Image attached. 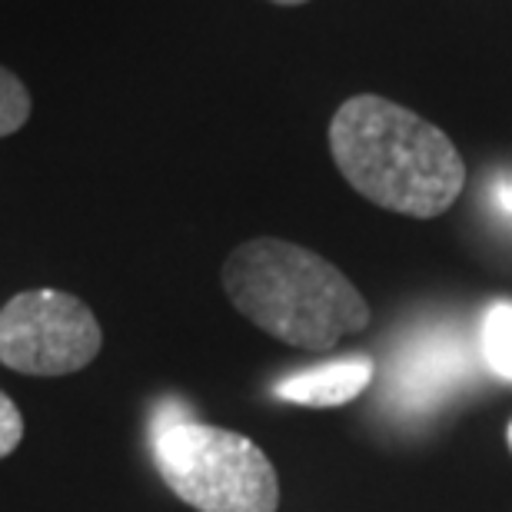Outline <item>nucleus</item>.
<instances>
[{"instance_id": "1", "label": "nucleus", "mask_w": 512, "mask_h": 512, "mask_svg": "<svg viewBox=\"0 0 512 512\" xmlns=\"http://www.w3.org/2000/svg\"><path fill=\"white\" fill-rule=\"evenodd\" d=\"M330 153L346 183L403 217L433 220L466 187L456 143L429 120L386 97H350L330 120Z\"/></svg>"}, {"instance_id": "2", "label": "nucleus", "mask_w": 512, "mask_h": 512, "mask_svg": "<svg viewBox=\"0 0 512 512\" xmlns=\"http://www.w3.org/2000/svg\"><path fill=\"white\" fill-rule=\"evenodd\" d=\"M230 303L263 333L296 350H333L370 326V303L320 253L290 240L256 237L223 263Z\"/></svg>"}, {"instance_id": "3", "label": "nucleus", "mask_w": 512, "mask_h": 512, "mask_svg": "<svg viewBox=\"0 0 512 512\" xmlns=\"http://www.w3.org/2000/svg\"><path fill=\"white\" fill-rule=\"evenodd\" d=\"M153 456L173 496L197 512H276L280 506L270 456L233 429L177 419L157 433Z\"/></svg>"}, {"instance_id": "4", "label": "nucleus", "mask_w": 512, "mask_h": 512, "mask_svg": "<svg viewBox=\"0 0 512 512\" xmlns=\"http://www.w3.org/2000/svg\"><path fill=\"white\" fill-rule=\"evenodd\" d=\"M104 350L94 310L64 290H24L0 306V363L24 376H70Z\"/></svg>"}, {"instance_id": "5", "label": "nucleus", "mask_w": 512, "mask_h": 512, "mask_svg": "<svg viewBox=\"0 0 512 512\" xmlns=\"http://www.w3.org/2000/svg\"><path fill=\"white\" fill-rule=\"evenodd\" d=\"M370 383H373V363L360 356V360H336L286 376V380L273 386V396L296 406L333 409L356 399Z\"/></svg>"}, {"instance_id": "6", "label": "nucleus", "mask_w": 512, "mask_h": 512, "mask_svg": "<svg viewBox=\"0 0 512 512\" xmlns=\"http://www.w3.org/2000/svg\"><path fill=\"white\" fill-rule=\"evenodd\" d=\"M483 360L499 380L512 383V300H496L483 316Z\"/></svg>"}, {"instance_id": "7", "label": "nucleus", "mask_w": 512, "mask_h": 512, "mask_svg": "<svg viewBox=\"0 0 512 512\" xmlns=\"http://www.w3.org/2000/svg\"><path fill=\"white\" fill-rule=\"evenodd\" d=\"M30 120V94L14 70L0 67V137H10Z\"/></svg>"}, {"instance_id": "8", "label": "nucleus", "mask_w": 512, "mask_h": 512, "mask_svg": "<svg viewBox=\"0 0 512 512\" xmlns=\"http://www.w3.org/2000/svg\"><path fill=\"white\" fill-rule=\"evenodd\" d=\"M24 439V416H20L17 403L0 389V459L10 456Z\"/></svg>"}, {"instance_id": "9", "label": "nucleus", "mask_w": 512, "mask_h": 512, "mask_svg": "<svg viewBox=\"0 0 512 512\" xmlns=\"http://www.w3.org/2000/svg\"><path fill=\"white\" fill-rule=\"evenodd\" d=\"M270 4H280V7H300L306 0H270Z\"/></svg>"}, {"instance_id": "10", "label": "nucleus", "mask_w": 512, "mask_h": 512, "mask_svg": "<svg viewBox=\"0 0 512 512\" xmlns=\"http://www.w3.org/2000/svg\"><path fill=\"white\" fill-rule=\"evenodd\" d=\"M503 203H506V210H512V187H503Z\"/></svg>"}, {"instance_id": "11", "label": "nucleus", "mask_w": 512, "mask_h": 512, "mask_svg": "<svg viewBox=\"0 0 512 512\" xmlns=\"http://www.w3.org/2000/svg\"><path fill=\"white\" fill-rule=\"evenodd\" d=\"M506 443H509V449H512V423H509V429H506Z\"/></svg>"}]
</instances>
